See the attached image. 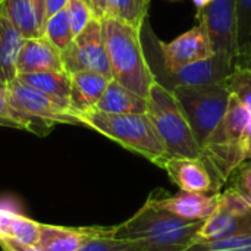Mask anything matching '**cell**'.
Returning a JSON list of instances; mask_svg holds the SVG:
<instances>
[{"instance_id": "cell-19", "label": "cell", "mask_w": 251, "mask_h": 251, "mask_svg": "<svg viewBox=\"0 0 251 251\" xmlns=\"http://www.w3.org/2000/svg\"><path fill=\"white\" fill-rule=\"evenodd\" d=\"M40 222H35L13 210L0 207V241H19L25 244H37Z\"/></svg>"}, {"instance_id": "cell-12", "label": "cell", "mask_w": 251, "mask_h": 251, "mask_svg": "<svg viewBox=\"0 0 251 251\" xmlns=\"http://www.w3.org/2000/svg\"><path fill=\"white\" fill-rule=\"evenodd\" d=\"M150 197L159 207L174 213L178 218H182L185 221L204 222L216 210L219 193L200 194V193H187L179 190V193L172 196L168 193L165 194L151 193Z\"/></svg>"}, {"instance_id": "cell-5", "label": "cell", "mask_w": 251, "mask_h": 251, "mask_svg": "<svg viewBox=\"0 0 251 251\" xmlns=\"http://www.w3.org/2000/svg\"><path fill=\"white\" fill-rule=\"evenodd\" d=\"M147 116L153 122L169 157L200 159L201 149L194 138L187 116L172 91L156 81L147 96Z\"/></svg>"}, {"instance_id": "cell-1", "label": "cell", "mask_w": 251, "mask_h": 251, "mask_svg": "<svg viewBox=\"0 0 251 251\" xmlns=\"http://www.w3.org/2000/svg\"><path fill=\"white\" fill-rule=\"evenodd\" d=\"M203 222L185 221L159 207L151 197L125 222L113 226V235L131 243L137 251H184Z\"/></svg>"}, {"instance_id": "cell-11", "label": "cell", "mask_w": 251, "mask_h": 251, "mask_svg": "<svg viewBox=\"0 0 251 251\" xmlns=\"http://www.w3.org/2000/svg\"><path fill=\"white\" fill-rule=\"evenodd\" d=\"M171 181L187 193L218 194L212 172L201 159L193 157H169L162 165Z\"/></svg>"}, {"instance_id": "cell-14", "label": "cell", "mask_w": 251, "mask_h": 251, "mask_svg": "<svg viewBox=\"0 0 251 251\" xmlns=\"http://www.w3.org/2000/svg\"><path fill=\"white\" fill-rule=\"evenodd\" d=\"M0 9L24 38L43 35L44 0H0Z\"/></svg>"}, {"instance_id": "cell-15", "label": "cell", "mask_w": 251, "mask_h": 251, "mask_svg": "<svg viewBox=\"0 0 251 251\" xmlns=\"http://www.w3.org/2000/svg\"><path fill=\"white\" fill-rule=\"evenodd\" d=\"M69 104L75 115L96 107L107 84L112 81L94 71H78L69 74Z\"/></svg>"}, {"instance_id": "cell-2", "label": "cell", "mask_w": 251, "mask_h": 251, "mask_svg": "<svg viewBox=\"0 0 251 251\" xmlns=\"http://www.w3.org/2000/svg\"><path fill=\"white\" fill-rule=\"evenodd\" d=\"M101 25L113 79L147 99L156 79L144 53L141 29L110 16L101 18Z\"/></svg>"}, {"instance_id": "cell-7", "label": "cell", "mask_w": 251, "mask_h": 251, "mask_svg": "<svg viewBox=\"0 0 251 251\" xmlns=\"http://www.w3.org/2000/svg\"><path fill=\"white\" fill-rule=\"evenodd\" d=\"M251 234V201L226 187L219 193L216 210L200 226L194 243L215 241Z\"/></svg>"}, {"instance_id": "cell-29", "label": "cell", "mask_w": 251, "mask_h": 251, "mask_svg": "<svg viewBox=\"0 0 251 251\" xmlns=\"http://www.w3.org/2000/svg\"><path fill=\"white\" fill-rule=\"evenodd\" d=\"M0 250L1 251H40L37 246L25 244V243L13 241V240L0 241Z\"/></svg>"}, {"instance_id": "cell-27", "label": "cell", "mask_w": 251, "mask_h": 251, "mask_svg": "<svg viewBox=\"0 0 251 251\" xmlns=\"http://www.w3.org/2000/svg\"><path fill=\"white\" fill-rule=\"evenodd\" d=\"M237 1L238 21V54L244 53L251 43V0Z\"/></svg>"}, {"instance_id": "cell-4", "label": "cell", "mask_w": 251, "mask_h": 251, "mask_svg": "<svg viewBox=\"0 0 251 251\" xmlns=\"http://www.w3.org/2000/svg\"><path fill=\"white\" fill-rule=\"evenodd\" d=\"M250 119V110L231 94L224 118L201 147L200 159L212 172L219 193L234 169L246 160L244 135Z\"/></svg>"}, {"instance_id": "cell-28", "label": "cell", "mask_w": 251, "mask_h": 251, "mask_svg": "<svg viewBox=\"0 0 251 251\" xmlns=\"http://www.w3.org/2000/svg\"><path fill=\"white\" fill-rule=\"evenodd\" d=\"M226 184L251 201V159H246L234 169Z\"/></svg>"}, {"instance_id": "cell-13", "label": "cell", "mask_w": 251, "mask_h": 251, "mask_svg": "<svg viewBox=\"0 0 251 251\" xmlns=\"http://www.w3.org/2000/svg\"><path fill=\"white\" fill-rule=\"evenodd\" d=\"M49 71H65L60 50L43 35L24 38L16 57V75Z\"/></svg>"}, {"instance_id": "cell-6", "label": "cell", "mask_w": 251, "mask_h": 251, "mask_svg": "<svg viewBox=\"0 0 251 251\" xmlns=\"http://www.w3.org/2000/svg\"><path fill=\"white\" fill-rule=\"evenodd\" d=\"M172 94L182 107L194 138L201 149L228 109L231 97L228 87L224 81L178 85L172 90Z\"/></svg>"}, {"instance_id": "cell-16", "label": "cell", "mask_w": 251, "mask_h": 251, "mask_svg": "<svg viewBox=\"0 0 251 251\" xmlns=\"http://www.w3.org/2000/svg\"><path fill=\"white\" fill-rule=\"evenodd\" d=\"M94 226L71 228L40 224L37 247L40 251H78L91 235Z\"/></svg>"}, {"instance_id": "cell-30", "label": "cell", "mask_w": 251, "mask_h": 251, "mask_svg": "<svg viewBox=\"0 0 251 251\" xmlns=\"http://www.w3.org/2000/svg\"><path fill=\"white\" fill-rule=\"evenodd\" d=\"M66 3L68 0H44V22L59 10L65 9Z\"/></svg>"}, {"instance_id": "cell-24", "label": "cell", "mask_w": 251, "mask_h": 251, "mask_svg": "<svg viewBox=\"0 0 251 251\" xmlns=\"http://www.w3.org/2000/svg\"><path fill=\"white\" fill-rule=\"evenodd\" d=\"M184 251H251V234L215 240V241L193 243Z\"/></svg>"}, {"instance_id": "cell-26", "label": "cell", "mask_w": 251, "mask_h": 251, "mask_svg": "<svg viewBox=\"0 0 251 251\" xmlns=\"http://www.w3.org/2000/svg\"><path fill=\"white\" fill-rule=\"evenodd\" d=\"M66 15L74 31V35H78L85 29V26L96 18L91 6L85 0H68L66 3Z\"/></svg>"}, {"instance_id": "cell-33", "label": "cell", "mask_w": 251, "mask_h": 251, "mask_svg": "<svg viewBox=\"0 0 251 251\" xmlns=\"http://www.w3.org/2000/svg\"><path fill=\"white\" fill-rule=\"evenodd\" d=\"M244 153H246V159H251V119L244 135Z\"/></svg>"}, {"instance_id": "cell-9", "label": "cell", "mask_w": 251, "mask_h": 251, "mask_svg": "<svg viewBox=\"0 0 251 251\" xmlns=\"http://www.w3.org/2000/svg\"><path fill=\"white\" fill-rule=\"evenodd\" d=\"M6 93L10 103L22 113L54 126L56 124L79 125L69 101L44 94L19 79L6 84Z\"/></svg>"}, {"instance_id": "cell-37", "label": "cell", "mask_w": 251, "mask_h": 251, "mask_svg": "<svg viewBox=\"0 0 251 251\" xmlns=\"http://www.w3.org/2000/svg\"><path fill=\"white\" fill-rule=\"evenodd\" d=\"M174 1H178V0H174Z\"/></svg>"}, {"instance_id": "cell-34", "label": "cell", "mask_w": 251, "mask_h": 251, "mask_svg": "<svg viewBox=\"0 0 251 251\" xmlns=\"http://www.w3.org/2000/svg\"><path fill=\"white\" fill-rule=\"evenodd\" d=\"M193 3L197 7V12H201L206 6H209L212 3V0H193Z\"/></svg>"}, {"instance_id": "cell-35", "label": "cell", "mask_w": 251, "mask_h": 251, "mask_svg": "<svg viewBox=\"0 0 251 251\" xmlns=\"http://www.w3.org/2000/svg\"><path fill=\"white\" fill-rule=\"evenodd\" d=\"M0 126H9V128H12V126H10V124H9V122H6V121H4V119H1V118H0Z\"/></svg>"}, {"instance_id": "cell-32", "label": "cell", "mask_w": 251, "mask_h": 251, "mask_svg": "<svg viewBox=\"0 0 251 251\" xmlns=\"http://www.w3.org/2000/svg\"><path fill=\"white\" fill-rule=\"evenodd\" d=\"M90 6L97 18H104L106 15V0H90Z\"/></svg>"}, {"instance_id": "cell-22", "label": "cell", "mask_w": 251, "mask_h": 251, "mask_svg": "<svg viewBox=\"0 0 251 251\" xmlns=\"http://www.w3.org/2000/svg\"><path fill=\"white\" fill-rule=\"evenodd\" d=\"M78 251H137L135 247L113 235V226H94L91 235Z\"/></svg>"}, {"instance_id": "cell-23", "label": "cell", "mask_w": 251, "mask_h": 251, "mask_svg": "<svg viewBox=\"0 0 251 251\" xmlns=\"http://www.w3.org/2000/svg\"><path fill=\"white\" fill-rule=\"evenodd\" d=\"M43 37L47 38L60 51H63L72 43L75 35L71 28L65 9L59 10L57 13H54L44 22Z\"/></svg>"}, {"instance_id": "cell-21", "label": "cell", "mask_w": 251, "mask_h": 251, "mask_svg": "<svg viewBox=\"0 0 251 251\" xmlns=\"http://www.w3.org/2000/svg\"><path fill=\"white\" fill-rule=\"evenodd\" d=\"M150 0H106V15L138 29L147 21Z\"/></svg>"}, {"instance_id": "cell-20", "label": "cell", "mask_w": 251, "mask_h": 251, "mask_svg": "<svg viewBox=\"0 0 251 251\" xmlns=\"http://www.w3.org/2000/svg\"><path fill=\"white\" fill-rule=\"evenodd\" d=\"M16 79L51 97L69 101L71 76L66 71H49L34 74H19Z\"/></svg>"}, {"instance_id": "cell-31", "label": "cell", "mask_w": 251, "mask_h": 251, "mask_svg": "<svg viewBox=\"0 0 251 251\" xmlns=\"http://www.w3.org/2000/svg\"><path fill=\"white\" fill-rule=\"evenodd\" d=\"M234 68H240V69H247L251 72V43L249 46V49L238 54L237 59H235V63H234Z\"/></svg>"}, {"instance_id": "cell-8", "label": "cell", "mask_w": 251, "mask_h": 251, "mask_svg": "<svg viewBox=\"0 0 251 251\" xmlns=\"http://www.w3.org/2000/svg\"><path fill=\"white\" fill-rule=\"evenodd\" d=\"M63 69L68 74L78 71H94L113 79L106 51L103 25L100 18H94L82 32L75 35L72 43L60 51Z\"/></svg>"}, {"instance_id": "cell-36", "label": "cell", "mask_w": 251, "mask_h": 251, "mask_svg": "<svg viewBox=\"0 0 251 251\" xmlns=\"http://www.w3.org/2000/svg\"><path fill=\"white\" fill-rule=\"evenodd\" d=\"M4 87H6V84H3V82L0 81V88H4Z\"/></svg>"}, {"instance_id": "cell-18", "label": "cell", "mask_w": 251, "mask_h": 251, "mask_svg": "<svg viewBox=\"0 0 251 251\" xmlns=\"http://www.w3.org/2000/svg\"><path fill=\"white\" fill-rule=\"evenodd\" d=\"M24 37L0 9V81L9 84L16 78V57Z\"/></svg>"}, {"instance_id": "cell-17", "label": "cell", "mask_w": 251, "mask_h": 251, "mask_svg": "<svg viewBox=\"0 0 251 251\" xmlns=\"http://www.w3.org/2000/svg\"><path fill=\"white\" fill-rule=\"evenodd\" d=\"M96 110L104 113L115 115H126V113H147V99L138 96L129 88L124 87L118 81L112 79L100 100L97 101Z\"/></svg>"}, {"instance_id": "cell-3", "label": "cell", "mask_w": 251, "mask_h": 251, "mask_svg": "<svg viewBox=\"0 0 251 251\" xmlns=\"http://www.w3.org/2000/svg\"><path fill=\"white\" fill-rule=\"evenodd\" d=\"M76 118L79 125L94 129L159 168L168 159L165 146L147 113L115 115L90 109L76 113Z\"/></svg>"}, {"instance_id": "cell-25", "label": "cell", "mask_w": 251, "mask_h": 251, "mask_svg": "<svg viewBox=\"0 0 251 251\" xmlns=\"http://www.w3.org/2000/svg\"><path fill=\"white\" fill-rule=\"evenodd\" d=\"M229 93L237 97L251 112V72L247 69L234 68L231 75L224 81Z\"/></svg>"}, {"instance_id": "cell-10", "label": "cell", "mask_w": 251, "mask_h": 251, "mask_svg": "<svg viewBox=\"0 0 251 251\" xmlns=\"http://www.w3.org/2000/svg\"><path fill=\"white\" fill-rule=\"evenodd\" d=\"M203 22L215 54H221L235 63L238 56V21L235 0H212L196 15Z\"/></svg>"}]
</instances>
